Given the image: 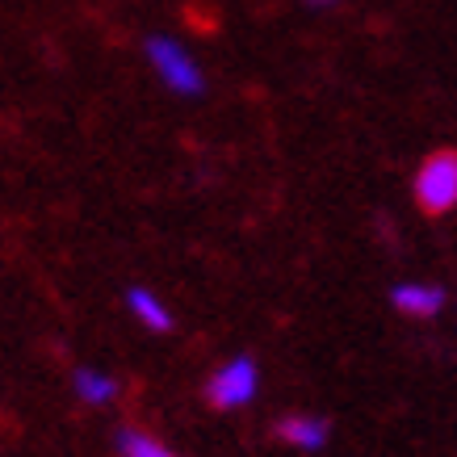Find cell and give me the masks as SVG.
Returning a JSON list of instances; mask_svg holds the SVG:
<instances>
[{
    "instance_id": "6da1fadb",
    "label": "cell",
    "mask_w": 457,
    "mask_h": 457,
    "mask_svg": "<svg viewBox=\"0 0 457 457\" xmlns=\"http://www.w3.org/2000/svg\"><path fill=\"white\" fill-rule=\"evenodd\" d=\"M147 63H152V71L160 76V84H164V88H172L177 97H197V93L206 88L197 59L189 55L177 38L152 34V38H147Z\"/></svg>"
},
{
    "instance_id": "7a4b0ae2",
    "label": "cell",
    "mask_w": 457,
    "mask_h": 457,
    "mask_svg": "<svg viewBox=\"0 0 457 457\" xmlns=\"http://www.w3.org/2000/svg\"><path fill=\"white\" fill-rule=\"evenodd\" d=\"M416 202L428 214H445V210L457 206V152H436L420 164Z\"/></svg>"
},
{
    "instance_id": "3957f363",
    "label": "cell",
    "mask_w": 457,
    "mask_h": 457,
    "mask_svg": "<svg viewBox=\"0 0 457 457\" xmlns=\"http://www.w3.org/2000/svg\"><path fill=\"white\" fill-rule=\"evenodd\" d=\"M256 386H261V374H256V365H252L248 357H236V361H227L222 370H214V378H210L206 395H210V403H214V407L231 411V407H244V403H252Z\"/></svg>"
},
{
    "instance_id": "277c9868",
    "label": "cell",
    "mask_w": 457,
    "mask_h": 457,
    "mask_svg": "<svg viewBox=\"0 0 457 457\" xmlns=\"http://www.w3.org/2000/svg\"><path fill=\"white\" fill-rule=\"evenodd\" d=\"M278 436L286 445H294V449H306V453H315V449H323L328 445V424L315 416H290L278 424Z\"/></svg>"
},
{
    "instance_id": "5b68a950",
    "label": "cell",
    "mask_w": 457,
    "mask_h": 457,
    "mask_svg": "<svg viewBox=\"0 0 457 457\" xmlns=\"http://www.w3.org/2000/svg\"><path fill=\"white\" fill-rule=\"evenodd\" d=\"M390 303L399 306L403 315H416V319H428L441 311L445 294L436 290V286H416V281H407V286H395V294H390Z\"/></svg>"
},
{
    "instance_id": "8992f818",
    "label": "cell",
    "mask_w": 457,
    "mask_h": 457,
    "mask_svg": "<svg viewBox=\"0 0 457 457\" xmlns=\"http://www.w3.org/2000/svg\"><path fill=\"white\" fill-rule=\"evenodd\" d=\"M126 306H130V315L139 319L143 328H152V332H168V328H172L168 306L160 303L152 290H130V294H126Z\"/></svg>"
},
{
    "instance_id": "52a82bcc",
    "label": "cell",
    "mask_w": 457,
    "mask_h": 457,
    "mask_svg": "<svg viewBox=\"0 0 457 457\" xmlns=\"http://www.w3.org/2000/svg\"><path fill=\"white\" fill-rule=\"evenodd\" d=\"M76 395H80L84 403H93V407H101V403H110L113 395H118V386H113L110 374H101V370H76Z\"/></svg>"
},
{
    "instance_id": "ba28073f",
    "label": "cell",
    "mask_w": 457,
    "mask_h": 457,
    "mask_svg": "<svg viewBox=\"0 0 457 457\" xmlns=\"http://www.w3.org/2000/svg\"><path fill=\"white\" fill-rule=\"evenodd\" d=\"M118 449H122V457H172L160 441H152L147 432H135V428H126L118 436Z\"/></svg>"
},
{
    "instance_id": "9c48e42d",
    "label": "cell",
    "mask_w": 457,
    "mask_h": 457,
    "mask_svg": "<svg viewBox=\"0 0 457 457\" xmlns=\"http://www.w3.org/2000/svg\"><path fill=\"white\" fill-rule=\"evenodd\" d=\"M311 4H336V0H311Z\"/></svg>"
}]
</instances>
